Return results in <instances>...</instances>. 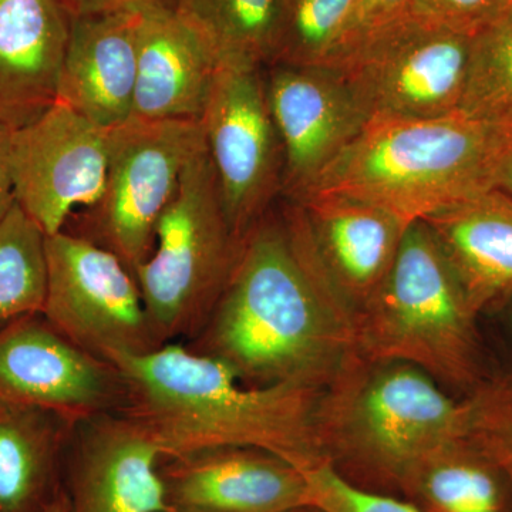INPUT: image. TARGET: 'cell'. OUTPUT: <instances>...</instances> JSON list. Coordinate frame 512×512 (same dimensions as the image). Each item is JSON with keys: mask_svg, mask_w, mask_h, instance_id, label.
Here are the masks:
<instances>
[{"mask_svg": "<svg viewBox=\"0 0 512 512\" xmlns=\"http://www.w3.org/2000/svg\"><path fill=\"white\" fill-rule=\"evenodd\" d=\"M191 352L242 383L326 387L355 353V312L323 268L298 205L266 214L241 239L237 261Z\"/></svg>", "mask_w": 512, "mask_h": 512, "instance_id": "1", "label": "cell"}, {"mask_svg": "<svg viewBox=\"0 0 512 512\" xmlns=\"http://www.w3.org/2000/svg\"><path fill=\"white\" fill-rule=\"evenodd\" d=\"M127 382L124 416L154 441L161 458L215 447L269 451L301 470L326 463L319 429L325 387L248 386L229 367L168 343L116 365Z\"/></svg>", "mask_w": 512, "mask_h": 512, "instance_id": "2", "label": "cell"}, {"mask_svg": "<svg viewBox=\"0 0 512 512\" xmlns=\"http://www.w3.org/2000/svg\"><path fill=\"white\" fill-rule=\"evenodd\" d=\"M498 141L497 124L460 111L436 119L372 117L303 197L345 195L407 224L423 221L493 188Z\"/></svg>", "mask_w": 512, "mask_h": 512, "instance_id": "3", "label": "cell"}, {"mask_svg": "<svg viewBox=\"0 0 512 512\" xmlns=\"http://www.w3.org/2000/svg\"><path fill=\"white\" fill-rule=\"evenodd\" d=\"M464 404L419 367L353 353L323 389L319 429L332 466L396 487L414 460L464 436Z\"/></svg>", "mask_w": 512, "mask_h": 512, "instance_id": "4", "label": "cell"}, {"mask_svg": "<svg viewBox=\"0 0 512 512\" xmlns=\"http://www.w3.org/2000/svg\"><path fill=\"white\" fill-rule=\"evenodd\" d=\"M478 316L429 225L416 221L382 285L356 312L355 353L409 363L467 394L483 380Z\"/></svg>", "mask_w": 512, "mask_h": 512, "instance_id": "5", "label": "cell"}, {"mask_svg": "<svg viewBox=\"0 0 512 512\" xmlns=\"http://www.w3.org/2000/svg\"><path fill=\"white\" fill-rule=\"evenodd\" d=\"M241 239L229 225L204 140L161 215L153 252L134 271L161 345L188 342L200 332L227 285Z\"/></svg>", "mask_w": 512, "mask_h": 512, "instance_id": "6", "label": "cell"}, {"mask_svg": "<svg viewBox=\"0 0 512 512\" xmlns=\"http://www.w3.org/2000/svg\"><path fill=\"white\" fill-rule=\"evenodd\" d=\"M202 144L200 121L133 117L110 128L106 185L84 214L80 237L119 256L134 275L153 252L161 215Z\"/></svg>", "mask_w": 512, "mask_h": 512, "instance_id": "7", "label": "cell"}, {"mask_svg": "<svg viewBox=\"0 0 512 512\" xmlns=\"http://www.w3.org/2000/svg\"><path fill=\"white\" fill-rule=\"evenodd\" d=\"M471 39L407 15L360 40L330 67L367 120L436 119L460 111Z\"/></svg>", "mask_w": 512, "mask_h": 512, "instance_id": "8", "label": "cell"}, {"mask_svg": "<svg viewBox=\"0 0 512 512\" xmlns=\"http://www.w3.org/2000/svg\"><path fill=\"white\" fill-rule=\"evenodd\" d=\"M46 254L42 315L64 338L113 365L163 348L119 256L66 231L46 238Z\"/></svg>", "mask_w": 512, "mask_h": 512, "instance_id": "9", "label": "cell"}, {"mask_svg": "<svg viewBox=\"0 0 512 512\" xmlns=\"http://www.w3.org/2000/svg\"><path fill=\"white\" fill-rule=\"evenodd\" d=\"M200 124L229 225L242 238L268 214L284 174L262 66L222 59Z\"/></svg>", "mask_w": 512, "mask_h": 512, "instance_id": "10", "label": "cell"}, {"mask_svg": "<svg viewBox=\"0 0 512 512\" xmlns=\"http://www.w3.org/2000/svg\"><path fill=\"white\" fill-rule=\"evenodd\" d=\"M109 131L60 101L12 130L16 202L47 237L64 231L77 208L89 210L103 195Z\"/></svg>", "mask_w": 512, "mask_h": 512, "instance_id": "11", "label": "cell"}, {"mask_svg": "<svg viewBox=\"0 0 512 512\" xmlns=\"http://www.w3.org/2000/svg\"><path fill=\"white\" fill-rule=\"evenodd\" d=\"M0 402L77 423L123 412L127 382L119 367L74 345L35 313L0 328Z\"/></svg>", "mask_w": 512, "mask_h": 512, "instance_id": "12", "label": "cell"}, {"mask_svg": "<svg viewBox=\"0 0 512 512\" xmlns=\"http://www.w3.org/2000/svg\"><path fill=\"white\" fill-rule=\"evenodd\" d=\"M265 79L284 154L282 192L296 202L355 140L367 117L335 67L274 63Z\"/></svg>", "mask_w": 512, "mask_h": 512, "instance_id": "13", "label": "cell"}, {"mask_svg": "<svg viewBox=\"0 0 512 512\" xmlns=\"http://www.w3.org/2000/svg\"><path fill=\"white\" fill-rule=\"evenodd\" d=\"M161 453L121 413L77 421L64 453L66 512H167Z\"/></svg>", "mask_w": 512, "mask_h": 512, "instance_id": "14", "label": "cell"}, {"mask_svg": "<svg viewBox=\"0 0 512 512\" xmlns=\"http://www.w3.org/2000/svg\"><path fill=\"white\" fill-rule=\"evenodd\" d=\"M175 512H289L309 504L305 471L254 447H215L161 458Z\"/></svg>", "mask_w": 512, "mask_h": 512, "instance_id": "15", "label": "cell"}, {"mask_svg": "<svg viewBox=\"0 0 512 512\" xmlns=\"http://www.w3.org/2000/svg\"><path fill=\"white\" fill-rule=\"evenodd\" d=\"M221 62L207 30L177 3L144 10L134 119L200 121Z\"/></svg>", "mask_w": 512, "mask_h": 512, "instance_id": "16", "label": "cell"}, {"mask_svg": "<svg viewBox=\"0 0 512 512\" xmlns=\"http://www.w3.org/2000/svg\"><path fill=\"white\" fill-rule=\"evenodd\" d=\"M293 204L330 281L356 315L389 274L410 224L345 195L316 192Z\"/></svg>", "mask_w": 512, "mask_h": 512, "instance_id": "17", "label": "cell"}, {"mask_svg": "<svg viewBox=\"0 0 512 512\" xmlns=\"http://www.w3.org/2000/svg\"><path fill=\"white\" fill-rule=\"evenodd\" d=\"M143 12L74 15L56 101L103 128L133 119Z\"/></svg>", "mask_w": 512, "mask_h": 512, "instance_id": "18", "label": "cell"}, {"mask_svg": "<svg viewBox=\"0 0 512 512\" xmlns=\"http://www.w3.org/2000/svg\"><path fill=\"white\" fill-rule=\"evenodd\" d=\"M72 0H0V123L12 130L56 101Z\"/></svg>", "mask_w": 512, "mask_h": 512, "instance_id": "19", "label": "cell"}, {"mask_svg": "<svg viewBox=\"0 0 512 512\" xmlns=\"http://www.w3.org/2000/svg\"><path fill=\"white\" fill-rule=\"evenodd\" d=\"M477 315L512 298V197L478 192L423 220Z\"/></svg>", "mask_w": 512, "mask_h": 512, "instance_id": "20", "label": "cell"}, {"mask_svg": "<svg viewBox=\"0 0 512 512\" xmlns=\"http://www.w3.org/2000/svg\"><path fill=\"white\" fill-rule=\"evenodd\" d=\"M74 426L47 410L0 402V512H47L56 503Z\"/></svg>", "mask_w": 512, "mask_h": 512, "instance_id": "21", "label": "cell"}, {"mask_svg": "<svg viewBox=\"0 0 512 512\" xmlns=\"http://www.w3.org/2000/svg\"><path fill=\"white\" fill-rule=\"evenodd\" d=\"M396 488L424 512H512L507 478L464 436L414 460Z\"/></svg>", "mask_w": 512, "mask_h": 512, "instance_id": "22", "label": "cell"}, {"mask_svg": "<svg viewBox=\"0 0 512 512\" xmlns=\"http://www.w3.org/2000/svg\"><path fill=\"white\" fill-rule=\"evenodd\" d=\"M46 238L18 202L0 221V328L43 312L49 275Z\"/></svg>", "mask_w": 512, "mask_h": 512, "instance_id": "23", "label": "cell"}, {"mask_svg": "<svg viewBox=\"0 0 512 512\" xmlns=\"http://www.w3.org/2000/svg\"><path fill=\"white\" fill-rule=\"evenodd\" d=\"M207 30L222 59L274 62L282 0H175Z\"/></svg>", "mask_w": 512, "mask_h": 512, "instance_id": "24", "label": "cell"}, {"mask_svg": "<svg viewBox=\"0 0 512 512\" xmlns=\"http://www.w3.org/2000/svg\"><path fill=\"white\" fill-rule=\"evenodd\" d=\"M460 113L488 124L512 121V10L471 39Z\"/></svg>", "mask_w": 512, "mask_h": 512, "instance_id": "25", "label": "cell"}, {"mask_svg": "<svg viewBox=\"0 0 512 512\" xmlns=\"http://www.w3.org/2000/svg\"><path fill=\"white\" fill-rule=\"evenodd\" d=\"M355 0H282L274 63L329 66L352 22Z\"/></svg>", "mask_w": 512, "mask_h": 512, "instance_id": "26", "label": "cell"}, {"mask_svg": "<svg viewBox=\"0 0 512 512\" xmlns=\"http://www.w3.org/2000/svg\"><path fill=\"white\" fill-rule=\"evenodd\" d=\"M463 404L464 437L500 468L512 491V375L481 380Z\"/></svg>", "mask_w": 512, "mask_h": 512, "instance_id": "27", "label": "cell"}, {"mask_svg": "<svg viewBox=\"0 0 512 512\" xmlns=\"http://www.w3.org/2000/svg\"><path fill=\"white\" fill-rule=\"evenodd\" d=\"M309 504L325 512H424L409 500H400L353 483L329 461L306 470Z\"/></svg>", "mask_w": 512, "mask_h": 512, "instance_id": "28", "label": "cell"}, {"mask_svg": "<svg viewBox=\"0 0 512 512\" xmlns=\"http://www.w3.org/2000/svg\"><path fill=\"white\" fill-rule=\"evenodd\" d=\"M505 12V0H413L409 15L437 28L474 36Z\"/></svg>", "mask_w": 512, "mask_h": 512, "instance_id": "29", "label": "cell"}, {"mask_svg": "<svg viewBox=\"0 0 512 512\" xmlns=\"http://www.w3.org/2000/svg\"><path fill=\"white\" fill-rule=\"evenodd\" d=\"M413 0H355L352 22L335 64L360 40L409 15ZM329 64V66H332Z\"/></svg>", "mask_w": 512, "mask_h": 512, "instance_id": "30", "label": "cell"}, {"mask_svg": "<svg viewBox=\"0 0 512 512\" xmlns=\"http://www.w3.org/2000/svg\"><path fill=\"white\" fill-rule=\"evenodd\" d=\"M10 141H12V128L0 123V221L16 204L12 160H10Z\"/></svg>", "mask_w": 512, "mask_h": 512, "instance_id": "31", "label": "cell"}, {"mask_svg": "<svg viewBox=\"0 0 512 512\" xmlns=\"http://www.w3.org/2000/svg\"><path fill=\"white\" fill-rule=\"evenodd\" d=\"M175 0H72L76 15L89 13L144 12L157 6L171 5Z\"/></svg>", "mask_w": 512, "mask_h": 512, "instance_id": "32", "label": "cell"}, {"mask_svg": "<svg viewBox=\"0 0 512 512\" xmlns=\"http://www.w3.org/2000/svg\"><path fill=\"white\" fill-rule=\"evenodd\" d=\"M500 128L497 163H495L493 188L512 197V121L497 124Z\"/></svg>", "mask_w": 512, "mask_h": 512, "instance_id": "33", "label": "cell"}, {"mask_svg": "<svg viewBox=\"0 0 512 512\" xmlns=\"http://www.w3.org/2000/svg\"><path fill=\"white\" fill-rule=\"evenodd\" d=\"M47 512H66V503H64L63 491L60 497L57 498L56 503L49 508Z\"/></svg>", "mask_w": 512, "mask_h": 512, "instance_id": "34", "label": "cell"}, {"mask_svg": "<svg viewBox=\"0 0 512 512\" xmlns=\"http://www.w3.org/2000/svg\"><path fill=\"white\" fill-rule=\"evenodd\" d=\"M289 512H325V511L319 510L318 507H313V505H305V507L296 508V510H292Z\"/></svg>", "mask_w": 512, "mask_h": 512, "instance_id": "35", "label": "cell"}, {"mask_svg": "<svg viewBox=\"0 0 512 512\" xmlns=\"http://www.w3.org/2000/svg\"><path fill=\"white\" fill-rule=\"evenodd\" d=\"M507 2V10H512V0H505Z\"/></svg>", "mask_w": 512, "mask_h": 512, "instance_id": "36", "label": "cell"}, {"mask_svg": "<svg viewBox=\"0 0 512 512\" xmlns=\"http://www.w3.org/2000/svg\"><path fill=\"white\" fill-rule=\"evenodd\" d=\"M167 512H175V511H167Z\"/></svg>", "mask_w": 512, "mask_h": 512, "instance_id": "37", "label": "cell"}]
</instances>
